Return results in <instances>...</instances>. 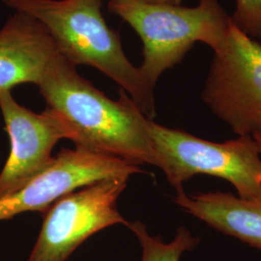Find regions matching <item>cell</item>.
<instances>
[{
	"instance_id": "obj_1",
	"label": "cell",
	"mask_w": 261,
	"mask_h": 261,
	"mask_svg": "<svg viewBox=\"0 0 261 261\" xmlns=\"http://www.w3.org/2000/svg\"><path fill=\"white\" fill-rule=\"evenodd\" d=\"M38 86L47 109L65 123L76 147L156 167L149 118L123 89L117 101L108 98L60 53Z\"/></svg>"
},
{
	"instance_id": "obj_2",
	"label": "cell",
	"mask_w": 261,
	"mask_h": 261,
	"mask_svg": "<svg viewBox=\"0 0 261 261\" xmlns=\"http://www.w3.org/2000/svg\"><path fill=\"white\" fill-rule=\"evenodd\" d=\"M38 19L59 53L73 65H89L111 77L149 119L155 116L154 88L125 56L118 34L108 27L101 0H3Z\"/></svg>"
},
{
	"instance_id": "obj_3",
	"label": "cell",
	"mask_w": 261,
	"mask_h": 261,
	"mask_svg": "<svg viewBox=\"0 0 261 261\" xmlns=\"http://www.w3.org/2000/svg\"><path fill=\"white\" fill-rule=\"evenodd\" d=\"M109 10L129 23L141 39L143 61L139 68L152 88L197 42L217 49L231 24L218 0H200L196 7L111 0Z\"/></svg>"
},
{
	"instance_id": "obj_4",
	"label": "cell",
	"mask_w": 261,
	"mask_h": 261,
	"mask_svg": "<svg viewBox=\"0 0 261 261\" xmlns=\"http://www.w3.org/2000/svg\"><path fill=\"white\" fill-rule=\"evenodd\" d=\"M148 132L156 167L164 171L177 194L184 192L188 180L203 174L227 181L242 198L261 199V154L252 136L213 142L152 119L148 120Z\"/></svg>"
},
{
	"instance_id": "obj_5",
	"label": "cell",
	"mask_w": 261,
	"mask_h": 261,
	"mask_svg": "<svg viewBox=\"0 0 261 261\" xmlns=\"http://www.w3.org/2000/svg\"><path fill=\"white\" fill-rule=\"evenodd\" d=\"M213 51L203 102L238 137L261 135V41L231 20L224 43Z\"/></svg>"
},
{
	"instance_id": "obj_6",
	"label": "cell",
	"mask_w": 261,
	"mask_h": 261,
	"mask_svg": "<svg viewBox=\"0 0 261 261\" xmlns=\"http://www.w3.org/2000/svg\"><path fill=\"white\" fill-rule=\"evenodd\" d=\"M128 178H110L60 197L44 212V222L28 261H66L90 236L127 222L117 199Z\"/></svg>"
},
{
	"instance_id": "obj_7",
	"label": "cell",
	"mask_w": 261,
	"mask_h": 261,
	"mask_svg": "<svg viewBox=\"0 0 261 261\" xmlns=\"http://www.w3.org/2000/svg\"><path fill=\"white\" fill-rule=\"evenodd\" d=\"M143 172L138 165L107 154L76 147L62 149L45 172L18 192L0 198V221L17 215L45 212L60 197L110 178H128Z\"/></svg>"
},
{
	"instance_id": "obj_8",
	"label": "cell",
	"mask_w": 261,
	"mask_h": 261,
	"mask_svg": "<svg viewBox=\"0 0 261 261\" xmlns=\"http://www.w3.org/2000/svg\"><path fill=\"white\" fill-rule=\"evenodd\" d=\"M0 111L9 135L10 154L0 173V198L25 186L49 168L56 158L51 151L71 132L57 115L47 109L35 113L20 106L11 91L0 92Z\"/></svg>"
},
{
	"instance_id": "obj_9",
	"label": "cell",
	"mask_w": 261,
	"mask_h": 261,
	"mask_svg": "<svg viewBox=\"0 0 261 261\" xmlns=\"http://www.w3.org/2000/svg\"><path fill=\"white\" fill-rule=\"evenodd\" d=\"M55 40L38 19L19 12L0 30V92L22 84L39 85L54 57Z\"/></svg>"
},
{
	"instance_id": "obj_10",
	"label": "cell",
	"mask_w": 261,
	"mask_h": 261,
	"mask_svg": "<svg viewBox=\"0 0 261 261\" xmlns=\"http://www.w3.org/2000/svg\"><path fill=\"white\" fill-rule=\"evenodd\" d=\"M175 203L217 231L261 251V199L252 200L224 192L188 196L179 193Z\"/></svg>"
},
{
	"instance_id": "obj_11",
	"label": "cell",
	"mask_w": 261,
	"mask_h": 261,
	"mask_svg": "<svg viewBox=\"0 0 261 261\" xmlns=\"http://www.w3.org/2000/svg\"><path fill=\"white\" fill-rule=\"evenodd\" d=\"M127 226L140 240L141 261H179L182 253L194 250L200 241L184 226L178 228L174 239L169 243L164 242L161 236H151L140 221L128 223Z\"/></svg>"
},
{
	"instance_id": "obj_12",
	"label": "cell",
	"mask_w": 261,
	"mask_h": 261,
	"mask_svg": "<svg viewBox=\"0 0 261 261\" xmlns=\"http://www.w3.org/2000/svg\"><path fill=\"white\" fill-rule=\"evenodd\" d=\"M230 19L245 34L261 41V0H235Z\"/></svg>"
},
{
	"instance_id": "obj_13",
	"label": "cell",
	"mask_w": 261,
	"mask_h": 261,
	"mask_svg": "<svg viewBox=\"0 0 261 261\" xmlns=\"http://www.w3.org/2000/svg\"><path fill=\"white\" fill-rule=\"evenodd\" d=\"M140 2H147V3H156V4H172V5H180L183 0H135Z\"/></svg>"
},
{
	"instance_id": "obj_14",
	"label": "cell",
	"mask_w": 261,
	"mask_h": 261,
	"mask_svg": "<svg viewBox=\"0 0 261 261\" xmlns=\"http://www.w3.org/2000/svg\"><path fill=\"white\" fill-rule=\"evenodd\" d=\"M252 137L256 141V143L258 145V149H259L261 154V135H253Z\"/></svg>"
}]
</instances>
